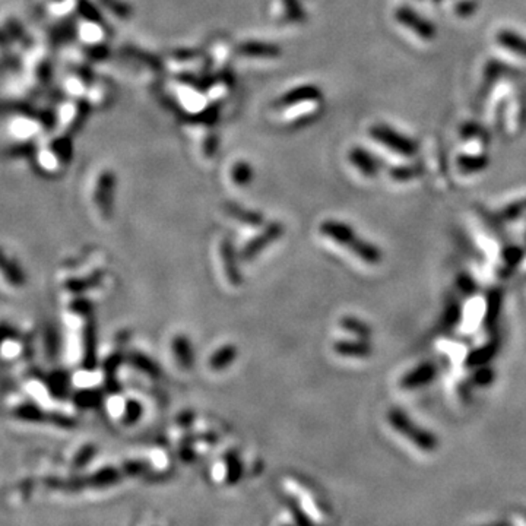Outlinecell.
Returning <instances> with one entry per match:
<instances>
[{
  "label": "cell",
  "instance_id": "obj_23",
  "mask_svg": "<svg viewBox=\"0 0 526 526\" xmlns=\"http://www.w3.org/2000/svg\"><path fill=\"white\" fill-rule=\"evenodd\" d=\"M341 326H342L344 331L351 332L353 335L358 336L360 339H367L371 333L369 325H366L364 322L357 319V318H344L341 320Z\"/></svg>",
  "mask_w": 526,
  "mask_h": 526
},
{
  "label": "cell",
  "instance_id": "obj_5",
  "mask_svg": "<svg viewBox=\"0 0 526 526\" xmlns=\"http://www.w3.org/2000/svg\"><path fill=\"white\" fill-rule=\"evenodd\" d=\"M370 136L380 145L389 148L395 154L404 157H413L417 152V144L411 138L393 131L391 126L374 124L369 131Z\"/></svg>",
  "mask_w": 526,
  "mask_h": 526
},
{
  "label": "cell",
  "instance_id": "obj_29",
  "mask_svg": "<svg viewBox=\"0 0 526 526\" xmlns=\"http://www.w3.org/2000/svg\"><path fill=\"white\" fill-rule=\"evenodd\" d=\"M140 414H142V406H140L139 402H136V401L126 402V409H124V423L126 424L136 423Z\"/></svg>",
  "mask_w": 526,
  "mask_h": 526
},
{
  "label": "cell",
  "instance_id": "obj_17",
  "mask_svg": "<svg viewBox=\"0 0 526 526\" xmlns=\"http://www.w3.org/2000/svg\"><path fill=\"white\" fill-rule=\"evenodd\" d=\"M496 40L501 47H505L506 50L526 57V39H523L518 32L510 30H501L497 32Z\"/></svg>",
  "mask_w": 526,
  "mask_h": 526
},
{
  "label": "cell",
  "instance_id": "obj_10",
  "mask_svg": "<svg viewBox=\"0 0 526 526\" xmlns=\"http://www.w3.org/2000/svg\"><path fill=\"white\" fill-rule=\"evenodd\" d=\"M348 161L364 177H374L379 171V162L370 152L361 146L351 148L348 152Z\"/></svg>",
  "mask_w": 526,
  "mask_h": 526
},
{
  "label": "cell",
  "instance_id": "obj_30",
  "mask_svg": "<svg viewBox=\"0 0 526 526\" xmlns=\"http://www.w3.org/2000/svg\"><path fill=\"white\" fill-rule=\"evenodd\" d=\"M101 395L97 391H84L79 392L75 397V401L79 406H92L100 401Z\"/></svg>",
  "mask_w": 526,
  "mask_h": 526
},
{
  "label": "cell",
  "instance_id": "obj_21",
  "mask_svg": "<svg viewBox=\"0 0 526 526\" xmlns=\"http://www.w3.org/2000/svg\"><path fill=\"white\" fill-rule=\"evenodd\" d=\"M237 354H239L237 347L224 345L222 348H219L212 357L209 358V367L215 371L224 370L231 364L234 360L237 358Z\"/></svg>",
  "mask_w": 526,
  "mask_h": 526
},
{
  "label": "cell",
  "instance_id": "obj_9",
  "mask_svg": "<svg viewBox=\"0 0 526 526\" xmlns=\"http://www.w3.org/2000/svg\"><path fill=\"white\" fill-rule=\"evenodd\" d=\"M271 10L272 19L278 25H294V23H301L306 18L298 0H274Z\"/></svg>",
  "mask_w": 526,
  "mask_h": 526
},
{
  "label": "cell",
  "instance_id": "obj_14",
  "mask_svg": "<svg viewBox=\"0 0 526 526\" xmlns=\"http://www.w3.org/2000/svg\"><path fill=\"white\" fill-rule=\"evenodd\" d=\"M171 347H173L174 357L177 358L180 367L184 370H190L195 362V353H193V347L189 341V338H186L184 335L174 336Z\"/></svg>",
  "mask_w": 526,
  "mask_h": 526
},
{
  "label": "cell",
  "instance_id": "obj_20",
  "mask_svg": "<svg viewBox=\"0 0 526 526\" xmlns=\"http://www.w3.org/2000/svg\"><path fill=\"white\" fill-rule=\"evenodd\" d=\"M226 212L231 218L240 221L241 224H248L252 227H259L263 224V215L262 214L254 212V210H250V209H244L243 206L236 205V204H227Z\"/></svg>",
  "mask_w": 526,
  "mask_h": 526
},
{
  "label": "cell",
  "instance_id": "obj_1",
  "mask_svg": "<svg viewBox=\"0 0 526 526\" xmlns=\"http://www.w3.org/2000/svg\"><path fill=\"white\" fill-rule=\"evenodd\" d=\"M322 91L316 85H298L284 92L276 101L275 109L285 124L301 126L311 122L319 114Z\"/></svg>",
  "mask_w": 526,
  "mask_h": 526
},
{
  "label": "cell",
  "instance_id": "obj_13",
  "mask_svg": "<svg viewBox=\"0 0 526 526\" xmlns=\"http://www.w3.org/2000/svg\"><path fill=\"white\" fill-rule=\"evenodd\" d=\"M221 256H222V265H224V272L231 285H240L241 284V274L239 269L237 254L236 249H234L232 243L226 239L221 243Z\"/></svg>",
  "mask_w": 526,
  "mask_h": 526
},
{
  "label": "cell",
  "instance_id": "obj_27",
  "mask_svg": "<svg viewBox=\"0 0 526 526\" xmlns=\"http://www.w3.org/2000/svg\"><path fill=\"white\" fill-rule=\"evenodd\" d=\"M102 3L119 19H129L132 17V8L122 2V0H102Z\"/></svg>",
  "mask_w": 526,
  "mask_h": 526
},
{
  "label": "cell",
  "instance_id": "obj_19",
  "mask_svg": "<svg viewBox=\"0 0 526 526\" xmlns=\"http://www.w3.org/2000/svg\"><path fill=\"white\" fill-rule=\"evenodd\" d=\"M228 175H230V180L232 184H236L239 187L249 186L253 180V167L250 166L249 161L237 160V161L231 162Z\"/></svg>",
  "mask_w": 526,
  "mask_h": 526
},
{
  "label": "cell",
  "instance_id": "obj_8",
  "mask_svg": "<svg viewBox=\"0 0 526 526\" xmlns=\"http://www.w3.org/2000/svg\"><path fill=\"white\" fill-rule=\"evenodd\" d=\"M283 234H284V226L279 224V222H272V224H269L263 230L261 236L254 237L253 240L248 243V245L241 250L240 257L245 262L253 261L254 257L259 253H262L269 244H272L279 237H283Z\"/></svg>",
  "mask_w": 526,
  "mask_h": 526
},
{
  "label": "cell",
  "instance_id": "obj_26",
  "mask_svg": "<svg viewBox=\"0 0 526 526\" xmlns=\"http://www.w3.org/2000/svg\"><path fill=\"white\" fill-rule=\"evenodd\" d=\"M98 284H100V274L92 275L89 278H84V279H70L65 284V288L70 292H84Z\"/></svg>",
  "mask_w": 526,
  "mask_h": 526
},
{
  "label": "cell",
  "instance_id": "obj_25",
  "mask_svg": "<svg viewBox=\"0 0 526 526\" xmlns=\"http://www.w3.org/2000/svg\"><path fill=\"white\" fill-rule=\"evenodd\" d=\"M131 362H132V366H135L139 370H142L144 373L148 374V376L158 377L160 369H158V366L155 364V362L151 361L148 357H145L142 354L133 353V354H131Z\"/></svg>",
  "mask_w": 526,
  "mask_h": 526
},
{
  "label": "cell",
  "instance_id": "obj_7",
  "mask_svg": "<svg viewBox=\"0 0 526 526\" xmlns=\"http://www.w3.org/2000/svg\"><path fill=\"white\" fill-rule=\"evenodd\" d=\"M395 19L401 23V25L406 27L415 32L419 39L423 40H432L436 37V28L430 21L418 15L417 12L411 8H399L395 12Z\"/></svg>",
  "mask_w": 526,
  "mask_h": 526
},
{
  "label": "cell",
  "instance_id": "obj_24",
  "mask_svg": "<svg viewBox=\"0 0 526 526\" xmlns=\"http://www.w3.org/2000/svg\"><path fill=\"white\" fill-rule=\"evenodd\" d=\"M458 164L462 171L465 173H475V171H481L487 167L488 160L483 155H463L459 157Z\"/></svg>",
  "mask_w": 526,
  "mask_h": 526
},
{
  "label": "cell",
  "instance_id": "obj_2",
  "mask_svg": "<svg viewBox=\"0 0 526 526\" xmlns=\"http://www.w3.org/2000/svg\"><path fill=\"white\" fill-rule=\"evenodd\" d=\"M320 232L325 237L331 239L332 241L341 244L342 248L353 252L360 261L367 265H379L382 262V252L376 248V244L360 239L354 228L347 226L345 222L333 219L323 221V224L320 226Z\"/></svg>",
  "mask_w": 526,
  "mask_h": 526
},
{
  "label": "cell",
  "instance_id": "obj_22",
  "mask_svg": "<svg viewBox=\"0 0 526 526\" xmlns=\"http://www.w3.org/2000/svg\"><path fill=\"white\" fill-rule=\"evenodd\" d=\"M32 490L31 487V481L30 479H22L21 483H18L17 485H14L10 488L9 491V496H8V501L10 506H15V505H23V501L27 500L28 497V493Z\"/></svg>",
  "mask_w": 526,
  "mask_h": 526
},
{
  "label": "cell",
  "instance_id": "obj_4",
  "mask_svg": "<svg viewBox=\"0 0 526 526\" xmlns=\"http://www.w3.org/2000/svg\"><path fill=\"white\" fill-rule=\"evenodd\" d=\"M27 274L17 257L0 244V289L5 294L17 296L27 287Z\"/></svg>",
  "mask_w": 526,
  "mask_h": 526
},
{
  "label": "cell",
  "instance_id": "obj_12",
  "mask_svg": "<svg viewBox=\"0 0 526 526\" xmlns=\"http://www.w3.org/2000/svg\"><path fill=\"white\" fill-rule=\"evenodd\" d=\"M27 344L25 339H23L22 335L15 332L12 329L2 341H0V361L5 362H12L15 360L22 358V355L25 354Z\"/></svg>",
  "mask_w": 526,
  "mask_h": 526
},
{
  "label": "cell",
  "instance_id": "obj_3",
  "mask_svg": "<svg viewBox=\"0 0 526 526\" xmlns=\"http://www.w3.org/2000/svg\"><path fill=\"white\" fill-rule=\"evenodd\" d=\"M389 424L395 431L399 432L401 436L408 439L414 446L424 452H435L437 449V440L436 437L430 435L424 428H419L417 424L413 423L411 418H408L399 409L393 408L388 414Z\"/></svg>",
  "mask_w": 526,
  "mask_h": 526
},
{
  "label": "cell",
  "instance_id": "obj_15",
  "mask_svg": "<svg viewBox=\"0 0 526 526\" xmlns=\"http://www.w3.org/2000/svg\"><path fill=\"white\" fill-rule=\"evenodd\" d=\"M335 353L342 357H353V358H366L371 354V347L366 341H341L333 345Z\"/></svg>",
  "mask_w": 526,
  "mask_h": 526
},
{
  "label": "cell",
  "instance_id": "obj_6",
  "mask_svg": "<svg viewBox=\"0 0 526 526\" xmlns=\"http://www.w3.org/2000/svg\"><path fill=\"white\" fill-rule=\"evenodd\" d=\"M116 187V175L110 170H104L100 173L96 189H94V204H96L100 215L104 219H110L113 214V197Z\"/></svg>",
  "mask_w": 526,
  "mask_h": 526
},
{
  "label": "cell",
  "instance_id": "obj_32",
  "mask_svg": "<svg viewBox=\"0 0 526 526\" xmlns=\"http://www.w3.org/2000/svg\"><path fill=\"white\" fill-rule=\"evenodd\" d=\"M391 174H392V177L396 179V180H408V179L414 177V175L417 174V171L414 168L397 167V168H393Z\"/></svg>",
  "mask_w": 526,
  "mask_h": 526
},
{
  "label": "cell",
  "instance_id": "obj_18",
  "mask_svg": "<svg viewBox=\"0 0 526 526\" xmlns=\"http://www.w3.org/2000/svg\"><path fill=\"white\" fill-rule=\"evenodd\" d=\"M120 479V472L114 470V468H104V470L96 472L94 475L82 479V481L76 483L75 487H105L117 483Z\"/></svg>",
  "mask_w": 526,
  "mask_h": 526
},
{
  "label": "cell",
  "instance_id": "obj_28",
  "mask_svg": "<svg viewBox=\"0 0 526 526\" xmlns=\"http://www.w3.org/2000/svg\"><path fill=\"white\" fill-rule=\"evenodd\" d=\"M227 462H228V483L236 484L241 476V472H243L237 453L234 452V453L227 454Z\"/></svg>",
  "mask_w": 526,
  "mask_h": 526
},
{
  "label": "cell",
  "instance_id": "obj_16",
  "mask_svg": "<svg viewBox=\"0 0 526 526\" xmlns=\"http://www.w3.org/2000/svg\"><path fill=\"white\" fill-rule=\"evenodd\" d=\"M84 358L82 364L87 370H91L97 364V341H96V325L88 322L84 332Z\"/></svg>",
  "mask_w": 526,
  "mask_h": 526
},
{
  "label": "cell",
  "instance_id": "obj_11",
  "mask_svg": "<svg viewBox=\"0 0 526 526\" xmlns=\"http://www.w3.org/2000/svg\"><path fill=\"white\" fill-rule=\"evenodd\" d=\"M237 54L248 58H276L283 54V50L276 44L265 41H244L239 44Z\"/></svg>",
  "mask_w": 526,
  "mask_h": 526
},
{
  "label": "cell",
  "instance_id": "obj_31",
  "mask_svg": "<svg viewBox=\"0 0 526 526\" xmlns=\"http://www.w3.org/2000/svg\"><path fill=\"white\" fill-rule=\"evenodd\" d=\"M94 452H96V448L91 446V444H88V446H85V448H82V449L76 453V456H75L74 465H75V466H82V465H85V463L92 458Z\"/></svg>",
  "mask_w": 526,
  "mask_h": 526
}]
</instances>
